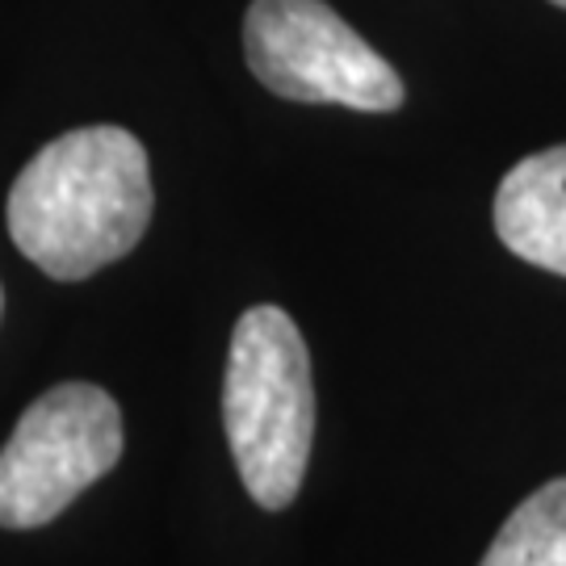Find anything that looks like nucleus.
Instances as JSON below:
<instances>
[{
    "label": "nucleus",
    "instance_id": "obj_1",
    "mask_svg": "<svg viewBox=\"0 0 566 566\" xmlns=\"http://www.w3.org/2000/svg\"><path fill=\"white\" fill-rule=\"evenodd\" d=\"M151 168L122 126H81L46 143L9 189V235L55 282L122 261L151 223Z\"/></svg>",
    "mask_w": 566,
    "mask_h": 566
},
{
    "label": "nucleus",
    "instance_id": "obj_2",
    "mask_svg": "<svg viewBox=\"0 0 566 566\" xmlns=\"http://www.w3.org/2000/svg\"><path fill=\"white\" fill-rule=\"evenodd\" d=\"M223 424L243 491L264 512L294 504L315 441V382L303 332L282 306H252L231 332Z\"/></svg>",
    "mask_w": 566,
    "mask_h": 566
},
{
    "label": "nucleus",
    "instance_id": "obj_3",
    "mask_svg": "<svg viewBox=\"0 0 566 566\" xmlns=\"http://www.w3.org/2000/svg\"><path fill=\"white\" fill-rule=\"evenodd\" d=\"M122 458V411L93 382L51 386L0 449V528L51 525Z\"/></svg>",
    "mask_w": 566,
    "mask_h": 566
},
{
    "label": "nucleus",
    "instance_id": "obj_4",
    "mask_svg": "<svg viewBox=\"0 0 566 566\" xmlns=\"http://www.w3.org/2000/svg\"><path fill=\"white\" fill-rule=\"evenodd\" d=\"M252 76L290 102L390 114L403 81L324 0H252L243 18Z\"/></svg>",
    "mask_w": 566,
    "mask_h": 566
},
{
    "label": "nucleus",
    "instance_id": "obj_5",
    "mask_svg": "<svg viewBox=\"0 0 566 566\" xmlns=\"http://www.w3.org/2000/svg\"><path fill=\"white\" fill-rule=\"evenodd\" d=\"M495 231L521 261L566 277V143L507 168L495 189Z\"/></svg>",
    "mask_w": 566,
    "mask_h": 566
},
{
    "label": "nucleus",
    "instance_id": "obj_6",
    "mask_svg": "<svg viewBox=\"0 0 566 566\" xmlns=\"http://www.w3.org/2000/svg\"><path fill=\"white\" fill-rule=\"evenodd\" d=\"M479 566H566V479H549L512 507Z\"/></svg>",
    "mask_w": 566,
    "mask_h": 566
},
{
    "label": "nucleus",
    "instance_id": "obj_7",
    "mask_svg": "<svg viewBox=\"0 0 566 566\" xmlns=\"http://www.w3.org/2000/svg\"><path fill=\"white\" fill-rule=\"evenodd\" d=\"M0 311H4V290H0Z\"/></svg>",
    "mask_w": 566,
    "mask_h": 566
},
{
    "label": "nucleus",
    "instance_id": "obj_8",
    "mask_svg": "<svg viewBox=\"0 0 566 566\" xmlns=\"http://www.w3.org/2000/svg\"><path fill=\"white\" fill-rule=\"evenodd\" d=\"M554 4H558V9H566V0H554Z\"/></svg>",
    "mask_w": 566,
    "mask_h": 566
}]
</instances>
